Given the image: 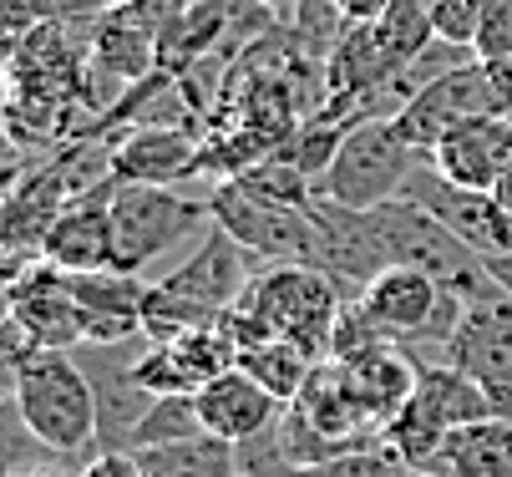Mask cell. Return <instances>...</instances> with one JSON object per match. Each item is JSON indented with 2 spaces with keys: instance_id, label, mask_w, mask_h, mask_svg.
Masks as SVG:
<instances>
[{
  "instance_id": "obj_30",
  "label": "cell",
  "mask_w": 512,
  "mask_h": 477,
  "mask_svg": "<svg viewBox=\"0 0 512 477\" xmlns=\"http://www.w3.org/2000/svg\"><path fill=\"white\" fill-rule=\"evenodd\" d=\"M487 269H492V280H497V285H502V290L512 295V259H492Z\"/></svg>"
},
{
  "instance_id": "obj_2",
  "label": "cell",
  "mask_w": 512,
  "mask_h": 477,
  "mask_svg": "<svg viewBox=\"0 0 512 477\" xmlns=\"http://www.w3.org/2000/svg\"><path fill=\"white\" fill-rule=\"evenodd\" d=\"M340 305H345V290L325 275V269L274 264V269H264V275L249 280V290L234 310L254 315L269 335L295 340L310 361H330Z\"/></svg>"
},
{
  "instance_id": "obj_1",
  "label": "cell",
  "mask_w": 512,
  "mask_h": 477,
  "mask_svg": "<svg viewBox=\"0 0 512 477\" xmlns=\"http://www.w3.org/2000/svg\"><path fill=\"white\" fill-rule=\"evenodd\" d=\"M16 412L56 457H82L102 432V396L66 351H31L16 361Z\"/></svg>"
},
{
  "instance_id": "obj_20",
  "label": "cell",
  "mask_w": 512,
  "mask_h": 477,
  "mask_svg": "<svg viewBox=\"0 0 512 477\" xmlns=\"http://www.w3.org/2000/svg\"><path fill=\"white\" fill-rule=\"evenodd\" d=\"M218 320H224L218 310H208V305H198V300L168 290L163 280L148 285V300H142V335H148L153 346H173V340H183V335H193V330H208V325H218Z\"/></svg>"
},
{
  "instance_id": "obj_13",
  "label": "cell",
  "mask_w": 512,
  "mask_h": 477,
  "mask_svg": "<svg viewBox=\"0 0 512 477\" xmlns=\"http://www.w3.org/2000/svg\"><path fill=\"white\" fill-rule=\"evenodd\" d=\"M249 280H254L249 249H244L234 234H224L218 224L208 229V239L173 269V275H163L168 290H178V295H188V300H198V305H208V310H218V315H229V310L244 300Z\"/></svg>"
},
{
  "instance_id": "obj_31",
  "label": "cell",
  "mask_w": 512,
  "mask_h": 477,
  "mask_svg": "<svg viewBox=\"0 0 512 477\" xmlns=\"http://www.w3.org/2000/svg\"><path fill=\"white\" fill-rule=\"evenodd\" d=\"M391 477H447V472H431V467H411V462H396Z\"/></svg>"
},
{
  "instance_id": "obj_7",
  "label": "cell",
  "mask_w": 512,
  "mask_h": 477,
  "mask_svg": "<svg viewBox=\"0 0 512 477\" xmlns=\"http://www.w3.org/2000/svg\"><path fill=\"white\" fill-rule=\"evenodd\" d=\"M442 356L492 396L497 417H512V295L497 280L467 300Z\"/></svg>"
},
{
  "instance_id": "obj_3",
  "label": "cell",
  "mask_w": 512,
  "mask_h": 477,
  "mask_svg": "<svg viewBox=\"0 0 512 477\" xmlns=\"http://www.w3.org/2000/svg\"><path fill=\"white\" fill-rule=\"evenodd\" d=\"M426 163V153H416L391 117L381 122H355L345 132V143L335 148L325 178L315 183L320 198L345 203V209H381V203L401 198L406 178Z\"/></svg>"
},
{
  "instance_id": "obj_25",
  "label": "cell",
  "mask_w": 512,
  "mask_h": 477,
  "mask_svg": "<svg viewBox=\"0 0 512 477\" xmlns=\"http://www.w3.org/2000/svg\"><path fill=\"white\" fill-rule=\"evenodd\" d=\"M477 26H482V0H436L431 6V31L442 46L472 51L477 46Z\"/></svg>"
},
{
  "instance_id": "obj_33",
  "label": "cell",
  "mask_w": 512,
  "mask_h": 477,
  "mask_svg": "<svg viewBox=\"0 0 512 477\" xmlns=\"http://www.w3.org/2000/svg\"><path fill=\"white\" fill-rule=\"evenodd\" d=\"M142 477H163V472H148V467H142Z\"/></svg>"
},
{
  "instance_id": "obj_9",
  "label": "cell",
  "mask_w": 512,
  "mask_h": 477,
  "mask_svg": "<svg viewBox=\"0 0 512 477\" xmlns=\"http://www.w3.org/2000/svg\"><path fill=\"white\" fill-rule=\"evenodd\" d=\"M401 198H411L416 209H426L452 239H462L477 259H512V214L497 203V193H477V188H457L436 173L431 163H421Z\"/></svg>"
},
{
  "instance_id": "obj_16",
  "label": "cell",
  "mask_w": 512,
  "mask_h": 477,
  "mask_svg": "<svg viewBox=\"0 0 512 477\" xmlns=\"http://www.w3.org/2000/svg\"><path fill=\"white\" fill-rule=\"evenodd\" d=\"M360 406H365V417H371L376 427H386L401 406L411 401L416 381H421V361L406 351V346H381V351H365V356H350L340 361Z\"/></svg>"
},
{
  "instance_id": "obj_6",
  "label": "cell",
  "mask_w": 512,
  "mask_h": 477,
  "mask_svg": "<svg viewBox=\"0 0 512 477\" xmlns=\"http://www.w3.org/2000/svg\"><path fill=\"white\" fill-rule=\"evenodd\" d=\"M193 229H213L208 203L183 198L178 188H148V183H117L112 188L117 269H127V275H142L153 259H163Z\"/></svg>"
},
{
  "instance_id": "obj_24",
  "label": "cell",
  "mask_w": 512,
  "mask_h": 477,
  "mask_svg": "<svg viewBox=\"0 0 512 477\" xmlns=\"http://www.w3.org/2000/svg\"><path fill=\"white\" fill-rule=\"evenodd\" d=\"M401 457L376 437V442H365V447H350L340 457H325V462H310V467H295L289 477H391Z\"/></svg>"
},
{
  "instance_id": "obj_17",
  "label": "cell",
  "mask_w": 512,
  "mask_h": 477,
  "mask_svg": "<svg viewBox=\"0 0 512 477\" xmlns=\"http://www.w3.org/2000/svg\"><path fill=\"white\" fill-rule=\"evenodd\" d=\"M431 472L447 477H512V417H482L472 427H457Z\"/></svg>"
},
{
  "instance_id": "obj_15",
  "label": "cell",
  "mask_w": 512,
  "mask_h": 477,
  "mask_svg": "<svg viewBox=\"0 0 512 477\" xmlns=\"http://www.w3.org/2000/svg\"><path fill=\"white\" fill-rule=\"evenodd\" d=\"M203 148L183 127H137L127 143L112 148V178L117 183H148V188H178L203 168Z\"/></svg>"
},
{
  "instance_id": "obj_29",
  "label": "cell",
  "mask_w": 512,
  "mask_h": 477,
  "mask_svg": "<svg viewBox=\"0 0 512 477\" xmlns=\"http://www.w3.org/2000/svg\"><path fill=\"white\" fill-rule=\"evenodd\" d=\"M492 193H497L502 209L512 214V158H507V168H502V178H497V188H492Z\"/></svg>"
},
{
  "instance_id": "obj_14",
  "label": "cell",
  "mask_w": 512,
  "mask_h": 477,
  "mask_svg": "<svg viewBox=\"0 0 512 477\" xmlns=\"http://www.w3.org/2000/svg\"><path fill=\"white\" fill-rule=\"evenodd\" d=\"M66 285L87 315V346H117V340L142 330V300H148V280L142 275L92 269V275H66Z\"/></svg>"
},
{
  "instance_id": "obj_27",
  "label": "cell",
  "mask_w": 512,
  "mask_h": 477,
  "mask_svg": "<svg viewBox=\"0 0 512 477\" xmlns=\"http://www.w3.org/2000/svg\"><path fill=\"white\" fill-rule=\"evenodd\" d=\"M77 477H142V462H137V452H122V447H112V452H97Z\"/></svg>"
},
{
  "instance_id": "obj_34",
  "label": "cell",
  "mask_w": 512,
  "mask_h": 477,
  "mask_svg": "<svg viewBox=\"0 0 512 477\" xmlns=\"http://www.w3.org/2000/svg\"><path fill=\"white\" fill-rule=\"evenodd\" d=\"M102 6H117V0H102Z\"/></svg>"
},
{
  "instance_id": "obj_10",
  "label": "cell",
  "mask_w": 512,
  "mask_h": 477,
  "mask_svg": "<svg viewBox=\"0 0 512 477\" xmlns=\"http://www.w3.org/2000/svg\"><path fill=\"white\" fill-rule=\"evenodd\" d=\"M193 406H198V417H203V432L208 437H224L234 447H249V442L269 437L279 427V417H284V401L269 396L244 366L213 376L193 396Z\"/></svg>"
},
{
  "instance_id": "obj_8",
  "label": "cell",
  "mask_w": 512,
  "mask_h": 477,
  "mask_svg": "<svg viewBox=\"0 0 512 477\" xmlns=\"http://www.w3.org/2000/svg\"><path fill=\"white\" fill-rule=\"evenodd\" d=\"M492 112H507V107H502L497 92H492L487 66L472 56V61H457V66H447V72H436L391 122H396V132H401L416 153L431 158V148L442 143L452 127H462V122H472V117H492ZM507 117H512V112H507Z\"/></svg>"
},
{
  "instance_id": "obj_11",
  "label": "cell",
  "mask_w": 512,
  "mask_h": 477,
  "mask_svg": "<svg viewBox=\"0 0 512 477\" xmlns=\"http://www.w3.org/2000/svg\"><path fill=\"white\" fill-rule=\"evenodd\" d=\"M112 188H97L92 198L66 203V214L51 224L41 259L66 269V275H92V269H117V239H112Z\"/></svg>"
},
{
  "instance_id": "obj_12",
  "label": "cell",
  "mask_w": 512,
  "mask_h": 477,
  "mask_svg": "<svg viewBox=\"0 0 512 477\" xmlns=\"http://www.w3.org/2000/svg\"><path fill=\"white\" fill-rule=\"evenodd\" d=\"M512 158V117L507 112H492V117H472L462 127H452L442 143L431 148V168L442 173L447 183L457 188H477V193H492L502 168Z\"/></svg>"
},
{
  "instance_id": "obj_19",
  "label": "cell",
  "mask_w": 512,
  "mask_h": 477,
  "mask_svg": "<svg viewBox=\"0 0 512 477\" xmlns=\"http://www.w3.org/2000/svg\"><path fill=\"white\" fill-rule=\"evenodd\" d=\"M239 366H244L269 396H279V401L289 406V401L305 391V381H310V371H315L320 361H310L295 340L269 335V340H259V346H249V351L239 356Z\"/></svg>"
},
{
  "instance_id": "obj_23",
  "label": "cell",
  "mask_w": 512,
  "mask_h": 477,
  "mask_svg": "<svg viewBox=\"0 0 512 477\" xmlns=\"http://www.w3.org/2000/svg\"><path fill=\"white\" fill-rule=\"evenodd\" d=\"M188 437H203V417H198L193 396H158V401H148V412H142L137 427L127 432V452L188 442Z\"/></svg>"
},
{
  "instance_id": "obj_32",
  "label": "cell",
  "mask_w": 512,
  "mask_h": 477,
  "mask_svg": "<svg viewBox=\"0 0 512 477\" xmlns=\"http://www.w3.org/2000/svg\"><path fill=\"white\" fill-rule=\"evenodd\" d=\"M26 477H66V472H26Z\"/></svg>"
},
{
  "instance_id": "obj_5",
  "label": "cell",
  "mask_w": 512,
  "mask_h": 477,
  "mask_svg": "<svg viewBox=\"0 0 512 477\" xmlns=\"http://www.w3.org/2000/svg\"><path fill=\"white\" fill-rule=\"evenodd\" d=\"M345 300H360V310L371 315L391 340H431V346H447L467 300L457 290H447L436 275L416 264H386L376 280H365L355 295Z\"/></svg>"
},
{
  "instance_id": "obj_18",
  "label": "cell",
  "mask_w": 512,
  "mask_h": 477,
  "mask_svg": "<svg viewBox=\"0 0 512 477\" xmlns=\"http://www.w3.org/2000/svg\"><path fill=\"white\" fill-rule=\"evenodd\" d=\"M137 462L163 477H244V457L224 437H188V442H163V447H142Z\"/></svg>"
},
{
  "instance_id": "obj_35",
  "label": "cell",
  "mask_w": 512,
  "mask_h": 477,
  "mask_svg": "<svg viewBox=\"0 0 512 477\" xmlns=\"http://www.w3.org/2000/svg\"><path fill=\"white\" fill-rule=\"evenodd\" d=\"M426 6H436V0H426Z\"/></svg>"
},
{
  "instance_id": "obj_28",
  "label": "cell",
  "mask_w": 512,
  "mask_h": 477,
  "mask_svg": "<svg viewBox=\"0 0 512 477\" xmlns=\"http://www.w3.org/2000/svg\"><path fill=\"white\" fill-rule=\"evenodd\" d=\"M330 6L345 16V26H376L391 0H330Z\"/></svg>"
},
{
  "instance_id": "obj_22",
  "label": "cell",
  "mask_w": 512,
  "mask_h": 477,
  "mask_svg": "<svg viewBox=\"0 0 512 477\" xmlns=\"http://www.w3.org/2000/svg\"><path fill=\"white\" fill-rule=\"evenodd\" d=\"M376 31H381V46H386V56L396 66H411L431 46H442L436 31H431V6H426V0H391L386 16L376 21Z\"/></svg>"
},
{
  "instance_id": "obj_4",
  "label": "cell",
  "mask_w": 512,
  "mask_h": 477,
  "mask_svg": "<svg viewBox=\"0 0 512 477\" xmlns=\"http://www.w3.org/2000/svg\"><path fill=\"white\" fill-rule=\"evenodd\" d=\"M213 224L234 234L249 254L274 259V264H310L325 269V229L310 209H289V203H269L249 193L239 178H224L218 193L208 198Z\"/></svg>"
},
{
  "instance_id": "obj_26",
  "label": "cell",
  "mask_w": 512,
  "mask_h": 477,
  "mask_svg": "<svg viewBox=\"0 0 512 477\" xmlns=\"http://www.w3.org/2000/svg\"><path fill=\"white\" fill-rule=\"evenodd\" d=\"M477 61H512V0H482V26H477Z\"/></svg>"
},
{
  "instance_id": "obj_21",
  "label": "cell",
  "mask_w": 512,
  "mask_h": 477,
  "mask_svg": "<svg viewBox=\"0 0 512 477\" xmlns=\"http://www.w3.org/2000/svg\"><path fill=\"white\" fill-rule=\"evenodd\" d=\"M92 61H97V77H112V82H132L153 66V36L142 26H122V16L102 21L97 31V46H92Z\"/></svg>"
}]
</instances>
